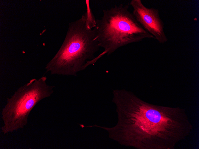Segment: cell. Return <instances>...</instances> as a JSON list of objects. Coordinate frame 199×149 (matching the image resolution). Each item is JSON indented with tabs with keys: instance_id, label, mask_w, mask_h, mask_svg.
I'll return each mask as SVG.
<instances>
[{
	"instance_id": "6da1fadb",
	"label": "cell",
	"mask_w": 199,
	"mask_h": 149,
	"mask_svg": "<svg viewBox=\"0 0 199 149\" xmlns=\"http://www.w3.org/2000/svg\"><path fill=\"white\" fill-rule=\"evenodd\" d=\"M118 121L113 127L95 125L107 131L121 145L139 149H174L190 134L193 126L184 109L154 105L131 91L113 90Z\"/></svg>"
},
{
	"instance_id": "7a4b0ae2",
	"label": "cell",
	"mask_w": 199,
	"mask_h": 149,
	"mask_svg": "<svg viewBox=\"0 0 199 149\" xmlns=\"http://www.w3.org/2000/svg\"><path fill=\"white\" fill-rule=\"evenodd\" d=\"M100 47L86 12L69 25L64 40L60 49L46 64V72L51 75L76 76L85 69L88 61L95 57Z\"/></svg>"
},
{
	"instance_id": "3957f363",
	"label": "cell",
	"mask_w": 199,
	"mask_h": 149,
	"mask_svg": "<svg viewBox=\"0 0 199 149\" xmlns=\"http://www.w3.org/2000/svg\"><path fill=\"white\" fill-rule=\"evenodd\" d=\"M129 4L125 5L121 4L103 10V16L96 20L93 29L100 47L104 50L97 57L88 61V66L94 65L104 55H109L121 47L146 38H154L129 11Z\"/></svg>"
},
{
	"instance_id": "277c9868",
	"label": "cell",
	"mask_w": 199,
	"mask_h": 149,
	"mask_svg": "<svg viewBox=\"0 0 199 149\" xmlns=\"http://www.w3.org/2000/svg\"><path fill=\"white\" fill-rule=\"evenodd\" d=\"M46 80L44 76L31 79L7 98V103L1 112L3 125L1 129L4 134L24 128L27 124L29 114L34 106L53 93L55 86L47 85Z\"/></svg>"
},
{
	"instance_id": "5b68a950",
	"label": "cell",
	"mask_w": 199,
	"mask_h": 149,
	"mask_svg": "<svg viewBox=\"0 0 199 149\" xmlns=\"http://www.w3.org/2000/svg\"><path fill=\"white\" fill-rule=\"evenodd\" d=\"M129 4L133 9L132 13L135 19L146 31L161 43L168 41L158 9L147 7L141 0H132Z\"/></svg>"
}]
</instances>
